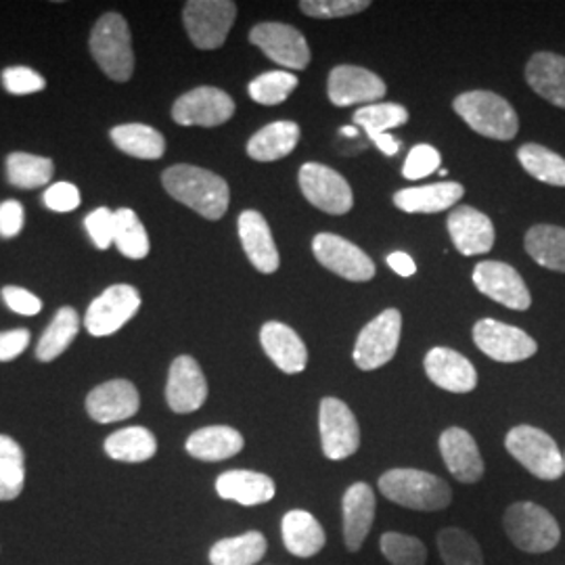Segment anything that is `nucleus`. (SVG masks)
Here are the masks:
<instances>
[{"label":"nucleus","instance_id":"39448f33","mask_svg":"<svg viewBox=\"0 0 565 565\" xmlns=\"http://www.w3.org/2000/svg\"><path fill=\"white\" fill-rule=\"evenodd\" d=\"M509 455L539 480H559L565 473L564 455L557 443L539 427L518 425L505 438Z\"/></svg>","mask_w":565,"mask_h":565},{"label":"nucleus","instance_id":"8fccbe9b","mask_svg":"<svg viewBox=\"0 0 565 565\" xmlns=\"http://www.w3.org/2000/svg\"><path fill=\"white\" fill-rule=\"evenodd\" d=\"M2 300L13 312L23 315V317H34L42 310L41 298H36L34 294H30L23 287H4Z\"/></svg>","mask_w":565,"mask_h":565},{"label":"nucleus","instance_id":"2eb2a0df","mask_svg":"<svg viewBox=\"0 0 565 565\" xmlns=\"http://www.w3.org/2000/svg\"><path fill=\"white\" fill-rule=\"evenodd\" d=\"M235 114V102L214 86H200L177 99L172 107V120L181 126L214 128L231 120Z\"/></svg>","mask_w":565,"mask_h":565},{"label":"nucleus","instance_id":"49530a36","mask_svg":"<svg viewBox=\"0 0 565 565\" xmlns=\"http://www.w3.org/2000/svg\"><path fill=\"white\" fill-rule=\"evenodd\" d=\"M84 226L93 243L99 249H107L116 237V212H111L109 207H99L84 218Z\"/></svg>","mask_w":565,"mask_h":565},{"label":"nucleus","instance_id":"c756f323","mask_svg":"<svg viewBox=\"0 0 565 565\" xmlns=\"http://www.w3.org/2000/svg\"><path fill=\"white\" fill-rule=\"evenodd\" d=\"M525 81L543 99L565 109V57L536 53L525 65Z\"/></svg>","mask_w":565,"mask_h":565},{"label":"nucleus","instance_id":"3c124183","mask_svg":"<svg viewBox=\"0 0 565 565\" xmlns=\"http://www.w3.org/2000/svg\"><path fill=\"white\" fill-rule=\"evenodd\" d=\"M23 205L15 200L0 203V237L13 239L18 237L23 228Z\"/></svg>","mask_w":565,"mask_h":565},{"label":"nucleus","instance_id":"a18cd8bd","mask_svg":"<svg viewBox=\"0 0 565 565\" xmlns=\"http://www.w3.org/2000/svg\"><path fill=\"white\" fill-rule=\"evenodd\" d=\"M440 168V153L431 145H417L411 149L403 174L408 181H422L425 177L434 174Z\"/></svg>","mask_w":565,"mask_h":565},{"label":"nucleus","instance_id":"4c0bfd02","mask_svg":"<svg viewBox=\"0 0 565 565\" xmlns=\"http://www.w3.org/2000/svg\"><path fill=\"white\" fill-rule=\"evenodd\" d=\"M114 243L118 245L121 256L130 260H142L149 256V235L145 231L139 216L130 207H121L116 212V237Z\"/></svg>","mask_w":565,"mask_h":565},{"label":"nucleus","instance_id":"a19ab883","mask_svg":"<svg viewBox=\"0 0 565 565\" xmlns=\"http://www.w3.org/2000/svg\"><path fill=\"white\" fill-rule=\"evenodd\" d=\"M406 121H408V111L398 103H373V105H364L354 114V124L361 126L369 137L385 135L387 130L404 126Z\"/></svg>","mask_w":565,"mask_h":565},{"label":"nucleus","instance_id":"e433bc0d","mask_svg":"<svg viewBox=\"0 0 565 565\" xmlns=\"http://www.w3.org/2000/svg\"><path fill=\"white\" fill-rule=\"evenodd\" d=\"M518 158L524 166L525 172L536 181L546 182L553 186H565V160L555 151L546 149L543 145L530 142L520 147Z\"/></svg>","mask_w":565,"mask_h":565},{"label":"nucleus","instance_id":"c85d7f7f","mask_svg":"<svg viewBox=\"0 0 565 565\" xmlns=\"http://www.w3.org/2000/svg\"><path fill=\"white\" fill-rule=\"evenodd\" d=\"M245 440L237 429L226 425H212V427L198 429L195 434L189 436L186 452L193 459L214 463V461H224L239 455Z\"/></svg>","mask_w":565,"mask_h":565},{"label":"nucleus","instance_id":"c03bdc74","mask_svg":"<svg viewBox=\"0 0 565 565\" xmlns=\"http://www.w3.org/2000/svg\"><path fill=\"white\" fill-rule=\"evenodd\" d=\"M300 9L308 18L338 20L369 9V0H303Z\"/></svg>","mask_w":565,"mask_h":565},{"label":"nucleus","instance_id":"9d476101","mask_svg":"<svg viewBox=\"0 0 565 565\" xmlns=\"http://www.w3.org/2000/svg\"><path fill=\"white\" fill-rule=\"evenodd\" d=\"M141 308V296L132 285H111L88 306L84 327L90 335L105 338L120 331Z\"/></svg>","mask_w":565,"mask_h":565},{"label":"nucleus","instance_id":"4d7b16f0","mask_svg":"<svg viewBox=\"0 0 565 565\" xmlns=\"http://www.w3.org/2000/svg\"><path fill=\"white\" fill-rule=\"evenodd\" d=\"M21 490H23V484L11 482V480H7V478L0 476V501H13V499H18L21 494Z\"/></svg>","mask_w":565,"mask_h":565},{"label":"nucleus","instance_id":"4468645a","mask_svg":"<svg viewBox=\"0 0 565 565\" xmlns=\"http://www.w3.org/2000/svg\"><path fill=\"white\" fill-rule=\"evenodd\" d=\"M473 342L497 363H522L534 356L539 345L518 327L482 319L473 327Z\"/></svg>","mask_w":565,"mask_h":565},{"label":"nucleus","instance_id":"412c9836","mask_svg":"<svg viewBox=\"0 0 565 565\" xmlns=\"http://www.w3.org/2000/svg\"><path fill=\"white\" fill-rule=\"evenodd\" d=\"M425 373L431 384L452 394H467L478 385L476 366L452 348L429 350L425 356Z\"/></svg>","mask_w":565,"mask_h":565},{"label":"nucleus","instance_id":"f3484780","mask_svg":"<svg viewBox=\"0 0 565 565\" xmlns=\"http://www.w3.org/2000/svg\"><path fill=\"white\" fill-rule=\"evenodd\" d=\"M329 99L338 107L350 105H373L385 97V82L359 65H338L329 74Z\"/></svg>","mask_w":565,"mask_h":565},{"label":"nucleus","instance_id":"6e6552de","mask_svg":"<svg viewBox=\"0 0 565 565\" xmlns=\"http://www.w3.org/2000/svg\"><path fill=\"white\" fill-rule=\"evenodd\" d=\"M403 333V315L387 308L377 319L364 327L354 345V363L363 371H375L390 363L398 350Z\"/></svg>","mask_w":565,"mask_h":565},{"label":"nucleus","instance_id":"393cba45","mask_svg":"<svg viewBox=\"0 0 565 565\" xmlns=\"http://www.w3.org/2000/svg\"><path fill=\"white\" fill-rule=\"evenodd\" d=\"M260 343L266 356L277 364L282 373L296 375L306 369L308 364L306 343L291 327L277 321L264 324L260 331Z\"/></svg>","mask_w":565,"mask_h":565},{"label":"nucleus","instance_id":"1a4fd4ad","mask_svg":"<svg viewBox=\"0 0 565 565\" xmlns=\"http://www.w3.org/2000/svg\"><path fill=\"white\" fill-rule=\"evenodd\" d=\"M319 429L324 457L343 461L361 446V429L350 406L340 398H323L319 408Z\"/></svg>","mask_w":565,"mask_h":565},{"label":"nucleus","instance_id":"473e14b6","mask_svg":"<svg viewBox=\"0 0 565 565\" xmlns=\"http://www.w3.org/2000/svg\"><path fill=\"white\" fill-rule=\"evenodd\" d=\"M114 145L139 160H160L166 153L162 132L147 124H121L111 130Z\"/></svg>","mask_w":565,"mask_h":565},{"label":"nucleus","instance_id":"9b49d317","mask_svg":"<svg viewBox=\"0 0 565 565\" xmlns=\"http://www.w3.org/2000/svg\"><path fill=\"white\" fill-rule=\"evenodd\" d=\"M300 189L303 198L327 214L342 216L352 210L354 195L340 172L323 163H303L300 168Z\"/></svg>","mask_w":565,"mask_h":565},{"label":"nucleus","instance_id":"cd10ccee","mask_svg":"<svg viewBox=\"0 0 565 565\" xmlns=\"http://www.w3.org/2000/svg\"><path fill=\"white\" fill-rule=\"evenodd\" d=\"M282 545L287 546V551L296 557H315L317 553H321L324 546L323 525L319 524V520L303 511V509H294L289 513H285L281 522Z\"/></svg>","mask_w":565,"mask_h":565},{"label":"nucleus","instance_id":"f257e3e1","mask_svg":"<svg viewBox=\"0 0 565 565\" xmlns=\"http://www.w3.org/2000/svg\"><path fill=\"white\" fill-rule=\"evenodd\" d=\"M163 189L177 200L189 205L207 221H221L231 202V191L223 177L189 163L168 168L162 174Z\"/></svg>","mask_w":565,"mask_h":565},{"label":"nucleus","instance_id":"a211bd4d","mask_svg":"<svg viewBox=\"0 0 565 565\" xmlns=\"http://www.w3.org/2000/svg\"><path fill=\"white\" fill-rule=\"evenodd\" d=\"M207 398V382L203 377L202 366L191 356H179L168 375L166 401L174 413H195Z\"/></svg>","mask_w":565,"mask_h":565},{"label":"nucleus","instance_id":"6ab92c4d","mask_svg":"<svg viewBox=\"0 0 565 565\" xmlns=\"http://www.w3.org/2000/svg\"><path fill=\"white\" fill-rule=\"evenodd\" d=\"M440 452L450 476L463 484H476L484 476V459L473 436L461 427H448L440 436Z\"/></svg>","mask_w":565,"mask_h":565},{"label":"nucleus","instance_id":"423d86ee","mask_svg":"<svg viewBox=\"0 0 565 565\" xmlns=\"http://www.w3.org/2000/svg\"><path fill=\"white\" fill-rule=\"evenodd\" d=\"M503 525L509 541L525 553H548L559 545L562 539L557 520L545 507L530 501L509 507Z\"/></svg>","mask_w":565,"mask_h":565},{"label":"nucleus","instance_id":"ea45409f","mask_svg":"<svg viewBox=\"0 0 565 565\" xmlns=\"http://www.w3.org/2000/svg\"><path fill=\"white\" fill-rule=\"evenodd\" d=\"M445 565H484L478 541L461 527H445L436 536Z\"/></svg>","mask_w":565,"mask_h":565},{"label":"nucleus","instance_id":"ddd939ff","mask_svg":"<svg viewBox=\"0 0 565 565\" xmlns=\"http://www.w3.org/2000/svg\"><path fill=\"white\" fill-rule=\"evenodd\" d=\"M249 42L263 49L268 60L279 63L287 70H306L310 63V49L303 39L302 32H298L294 25L287 23H258L249 32Z\"/></svg>","mask_w":565,"mask_h":565},{"label":"nucleus","instance_id":"6e6d98bb","mask_svg":"<svg viewBox=\"0 0 565 565\" xmlns=\"http://www.w3.org/2000/svg\"><path fill=\"white\" fill-rule=\"evenodd\" d=\"M371 141L380 147V151H384L385 156H396L401 151V142L396 137H392L390 132L385 135H371Z\"/></svg>","mask_w":565,"mask_h":565},{"label":"nucleus","instance_id":"b1692460","mask_svg":"<svg viewBox=\"0 0 565 565\" xmlns=\"http://www.w3.org/2000/svg\"><path fill=\"white\" fill-rule=\"evenodd\" d=\"M239 239H242L243 252L254 264L256 270L264 275H270L279 268L281 258L279 249L273 239L270 226L266 223L260 212L256 210H245L239 216Z\"/></svg>","mask_w":565,"mask_h":565},{"label":"nucleus","instance_id":"c9c22d12","mask_svg":"<svg viewBox=\"0 0 565 565\" xmlns=\"http://www.w3.org/2000/svg\"><path fill=\"white\" fill-rule=\"evenodd\" d=\"M81 331V317L74 308L65 306L55 315V319L46 327V331L42 333L41 342L36 345V356L42 363H51L57 356H61L70 343L74 342V338Z\"/></svg>","mask_w":565,"mask_h":565},{"label":"nucleus","instance_id":"5fc2aeb1","mask_svg":"<svg viewBox=\"0 0 565 565\" xmlns=\"http://www.w3.org/2000/svg\"><path fill=\"white\" fill-rule=\"evenodd\" d=\"M385 263H387V266H390L396 275H401V277H413V275L417 273V264H415V260H413L408 254H404V252L390 254Z\"/></svg>","mask_w":565,"mask_h":565},{"label":"nucleus","instance_id":"20e7f679","mask_svg":"<svg viewBox=\"0 0 565 565\" xmlns=\"http://www.w3.org/2000/svg\"><path fill=\"white\" fill-rule=\"evenodd\" d=\"M90 53L107 78L128 82L135 72L130 28L120 13H105L90 32Z\"/></svg>","mask_w":565,"mask_h":565},{"label":"nucleus","instance_id":"13d9d810","mask_svg":"<svg viewBox=\"0 0 565 565\" xmlns=\"http://www.w3.org/2000/svg\"><path fill=\"white\" fill-rule=\"evenodd\" d=\"M342 135H348V137H356V128H343Z\"/></svg>","mask_w":565,"mask_h":565},{"label":"nucleus","instance_id":"bf43d9fd","mask_svg":"<svg viewBox=\"0 0 565 565\" xmlns=\"http://www.w3.org/2000/svg\"><path fill=\"white\" fill-rule=\"evenodd\" d=\"M564 465H565V455H564Z\"/></svg>","mask_w":565,"mask_h":565},{"label":"nucleus","instance_id":"2f4dec72","mask_svg":"<svg viewBox=\"0 0 565 565\" xmlns=\"http://www.w3.org/2000/svg\"><path fill=\"white\" fill-rule=\"evenodd\" d=\"M105 452L121 463H142L158 452L156 436L141 425L126 427L105 440Z\"/></svg>","mask_w":565,"mask_h":565},{"label":"nucleus","instance_id":"58836bf2","mask_svg":"<svg viewBox=\"0 0 565 565\" xmlns=\"http://www.w3.org/2000/svg\"><path fill=\"white\" fill-rule=\"evenodd\" d=\"M53 162L49 158L32 153H11L7 158L9 182L20 189H39L53 179Z\"/></svg>","mask_w":565,"mask_h":565},{"label":"nucleus","instance_id":"864d4df0","mask_svg":"<svg viewBox=\"0 0 565 565\" xmlns=\"http://www.w3.org/2000/svg\"><path fill=\"white\" fill-rule=\"evenodd\" d=\"M0 461L25 467V455H23L21 446L9 436H0Z\"/></svg>","mask_w":565,"mask_h":565},{"label":"nucleus","instance_id":"0eeeda50","mask_svg":"<svg viewBox=\"0 0 565 565\" xmlns=\"http://www.w3.org/2000/svg\"><path fill=\"white\" fill-rule=\"evenodd\" d=\"M237 18V4L231 0H189L182 20L191 42L202 51L221 49Z\"/></svg>","mask_w":565,"mask_h":565},{"label":"nucleus","instance_id":"7ed1b4c3","mask_svg":"<svg viewBox=\"0 0 565 565\" xmlns=\"http://www.w3.org/2000/svg\"><path fill=\"white\" fill-rule=\"evenodd\" d=\"M452 107L471 130L488 139L511 141L520 130V118L511 103L490 90L463 93L455 99Z\"/></svg>","mask_w":565,"mask_h":565},{"label":"nucleus","instance_id":"f03ea898","mask_svg":"<svg viewBox=\"0 0 565 565\" xmlns=\"http://www.w3.org/2000/svg\"><path fill=\"white\" fill-rule=\"evenodd\" d=\"M380 492L387 501L413 511H440L450 505L452 490L443 478L422 469H390L380 478Z\"/></svg>","mask_w":565,"mask_h":565},{"label":"nucleus","instance_id":"de8ad7c7","mask_svg":"<svg viewBox=\"0 0 565 565\" xmlns=\"http://www.w3.org/2000/svg\"><path fill=\"white\" fill-rule=\"evenodd\" d=\"M2 86L11 95H32V93H41L46 82L39 72L20 65V67H7L2 72Z\"/></svg>","mask_w":565,"mask_h":565},{"label":"nucleus","instance_id":"f8f14e48","mask_svg":"<svg viewBox=\"0 0 565 565\" xmlns=\"http://www.w3.org/2000/svg\"><path fill=\"white\" fill-rule=\"evenodd\" d=\"M315 258L327 270L335 273L348 281L364 282L375 277V264L354 243L345 242L340 235L321 233L312 239Z\"/></svg>","mask_w":565,"mask_h":565},{"label":"nucleus","instance_id":"09e8293b","mask_svg":"<svg viewBox=\"0 0 565 565\" xmlns=\"http://www.w3.org/2000/svg\"><path fill=\"white\" fill-rule=\"evenodd\" d=\"M44 203L53 212H74L81 205V191L72 182H55L46 189Z\"/></svg>","mask_w":565,"mask_h":565},{"label":"nucleus","instance_id":"72a5a7b5","mask_svg":"<svg viewBox=\"0 0 565 565\" xmlns=\"http://www.w3.org/2000/svg\"><path fill=\"white\" fill-rule=\"evenodd\" d=\"M525 252L548 270L565 273V228L553 224L532 226L525 235Z\"/></svg>","mask_w":565,"mask_h":565},{"label":"nucleus","instance_id":"5701e85b","mask_svg":"<svg viewBox=\"0 0 565 565\" xmlns=\"http://www.w3.org/2000/svg\"><path fill=\"white\" fill-rule=\"evenodd\" d=\"M343 541L350 553L361 551L375 522V494L371 486L356 482L343 494Z\"/></svg>","mask_w":565,"mask_h":565},{"label":"nucleus","instance_id":"603ef678","mask_svg":"<svg viewBox=\"0 0 565 565\" xmlns=\"http://www.w3.org/2000/svg\"><path fill=\"white\" fill-rule=\"evenodd\" d=\"M30 343V331L28 329H13V331H2L0 333V361L9 363L18 359L21 352Z\"/></svg>","mask_w":565,"mask_h":565},{"label":"nucleus","instance_id":"4be33fe9","mask_svg":"<svg viewBox=\"0 0 565 565\" xmlns=\"http://www.w3.org/2000/svg\"><path fill=\"white\" fill-rule=\"evenodd\" d=\"M448 233H450V239L455 243V247L463 256L488 254L494 245V226L490 223V218L469 205L457 207L450 212Z\"/></svg>","mask_w":565,"mask_h":565},{"label":"nucleus","instance_id":"37998d69","mask_svg":"<svg viewBox=\"0 0 565 565\" xmlns=\"http://www.w3.org/2000/svg\"><path fill=\"white\" fill-rule=\"evenodd\" d=\"M380 546L385 559L392 565H425L427 562V546L424 541L408 534L385 532Z\"/></svg>","mask_w":565,"mask_h":565},{"label":"nucleus","instance_id":"a878e982","mask_svg":"<svg viewBox=\"0 0 565 565\" xmlns=\"http://www.w3.org/2000/svg\"><path fill=\"white\" fill-rule=\"evenodd\" d=\"M216 492L224 501H235L243 507H256L273 501L277 488L264 473L233 469L216 480Z\"/></svg>","mask_w":565,"mask_h":565},{"label":"nucleus","instance_id":"79ce46f5","mask_svg":"<svg viewBox=\"0 0 565 565\" xmlns=\"http://www.w3.org/2000/svg\"><path fill=\"white\" fill-rule=\"evenodd\" d=\"M298 88V76L289 72H266L249 84V97L260 105H279Z\"/></svg>","mask_w":565,"mask_h":565},{"label":"nucleus","instance_id":"f704fd0d","mask_svg":"<svg viewBox=\"0 0 565 565\" xmlns=\"http://www.w3.org/2000/svg\"><path fill=\"white\" fill-rule=\"evenodd\" d=\"M266 555V539L260 532L252 530L242 536L224 539L212 546L210 564L212 565H254Z\"/></svg>","mask_w":565,"mask_h":565},{"label":"nucleus","instance_id":"dca6fc26","mask_svg":"<svg viewBox=\"0 0 565 565\" xmlns=\"http://www.w3.org/2000/svg\"><path fill=\"white\" fill-rule=\"evenodd\" d=\"M473 282L480 294L494 302L503 303L511 310H527L532 298L522 275L505 263H480L473 268Z\"/></svg>","mask_w":565,"mask_h":565},{"label":"nucleus","instance_id":"aec40b11","mask_svg":"<svg viewBox=\"0 0 565 565\" xmlns=\"http://www.w3.org/2000/svg\"><path fill=\"white\" fill-rule=\"evenodd\" d=\"M141 398L137 387L126 380H111L95 387L86 398L88 415L99 424H116L137 415Z\"/></svg>","mask_w":565,"mask_h":565},{"label":"nucleus","instance_id":"bb28decb","mask_svg":"<svg viewBox=\"0 0 565 565\" xmlns=\"http://www.w3.org/2000/svg\"><path fill=\"white\" fill-rule=\"evenodd\" d=\"M465 189L459 182H436L415 189H403L394 195L398 210L408 214H438L450 210L463 198Z\"/></svg>","mask_w":565,"mask_h":565},{"label":"nucleus","instance_id":"7c9ffc66","mask_svg":"<svg viewBox=\"0 0 565 565\" xmlns=\"http://www.w3.org/2000/svg\"><path fill=\"white\" fill-rule=\"evenodd\" d=\"M300 141L296 121H273L247 142V156L256 162H277L287 158Z\"/></svg>","mask_w":565,"mask_h":565}]
</instances>
